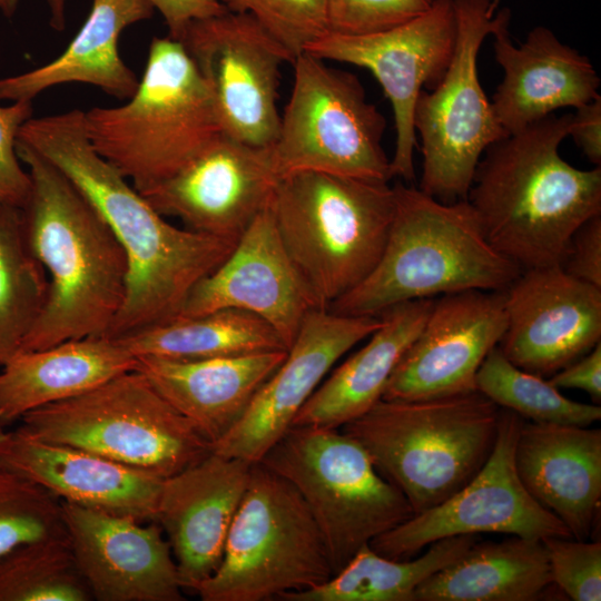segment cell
<instances>
[{"label":"cell","mask_w":601,"mask_h":601,"mask_svg":"<svg viewBox=\"0 0 601 601\" xmlns=\"http://www.w3.org/2000/svg\"><path fill=\"white\" fill-rule=\"evenodd\" d=\"M17 141L55 165L97 209L128 263L124 304L105 337L118 338L175 318L193 287L238 239L178 228L91 145L83 111L29 118Z\"/></svg>","instance_id":"6da1fadb"},{"label":"cell","mask_w":601,"mask_h":601,"mask_svg":"<svg viewBox=\"0 0 601 601\" xmlns=\"http://www.w3.org/2000/svg\"><path fill=\"white\" fill-rule=\"evenodd\" d=\"M572 114H551L483 152L467 193L481 229L521 270L560 266L573 233L601 214V167L583 170L559 152Z\"/></svg>","instance_id":"7a4b0ae2"},{"label":"cell","mask_w":601,"mask_h":601,"mask_svg":"<svg viewBox=\"0 0 601 601\" xmlns=\"http://www.w3.org/2000/svg\"><path fill=\"white\" fill-rule=\"evenodd\" d=\"M30 188L22 229L49 282L48 297L20 352L106 336L127 290L126 254L80 190L48 159L17 141Z\"/></svg>","instance_id":"3957f363"},{"label":"cell","mask_w":601,"mask_h":601,"mask_svg":"<svg viewBox=\"0 0 601 601\" xmlns=\"http://www.w3.org/2000/svg\"><path fill=\"white\" fill-rule=\"evenodd\" d=\"M393 187L395 210L378 263L328 311L377 316L415 299L503 292L521 273L486 240L466 199L446 204L414 186L398 181Z\"/></svg>","instance_id":"277c9868"},{"label":"cell","mask_w":601,"mask_h":601,"mask_svg":"<svg viewBox=\"0 0 601 601\" xmlns=\"http://www.w3.org/2000/svg\"><path fill=\"white\" fill-rule=\"evenodd\" d=\"M268 209L290 262L327 309L378 263L395 191L388 181L300 170L279 177Z\"/></svg>","instance_id":"5b68a950"},{"label":"cell","mask_w":601,"mask_h":601,"mask_svg":"<svg viewBox=\"0 0 601 601\" xmlns=\"http://www.w3.org/2000/svg\"><path fill=\"white\" fill-rule=\"evenodd\" d=\"M501 408L477 390L435 398H381L341 427L407 499L414 514L445 501L483 467Z\"/></svg>","instance_id":"8992f818"},{"label":"cell","mask_w":601,"mask_h":601,"mask_svg":"<svg viewBox=\"0 0 601 601\" xmlns=\"http://www.w3.org/2000/svg\"><path fill=\"white\" fill-rule=\"evenodd\" d=\"M93 148L142 193L171 177L223 132L180 41L155 37L138 88L119 107L83 111Z\"/></svg>","instance_id":"52a82bcc"},{"label":"cell","mask_w":601,"mask_h":601,"mask_svg":"<svg viewBox=\"0 0 601 601\" xmlns=\"http://www.w3.org/2000/svg\"><path fill=\"white\" fill-rule=\"evenodd\" d=\"M17 431L166 479L211 452V443L137 370L22 416Z\"/></svg>","instance_id":"ba28073f"},{"label":"cell","mask_w":601,"mask_h":601,"mask_svg":"<svg viewBox=\"0 0 601 601\" xmlns=\"http://www.w3.org/2000/svg\"><path fill=\"white\" fill-rule=\"evenodd\" d=\"M259 463L288 481L306 503L333 574L362 548L414 514L365 449L341 428L292 425Z\"/></svg>","instance_id":"9c48e42d"},{"label":"cell","mask_w":601,"mask_h":601,"mask_svg":"<svg viewBox=\"0 0 601 601\" xmlns=\"http://www.w3.org/2000/svg\"><path fill=\"white\" fill-rule=\"evenodd\" d=\"M333 575L306 503L284 477L254 463L221 561L196 593L203 601H268Z\"/></svg>","instance_id":"30bf717a"},{"label":"cell","mask_w":601,"mask_h":601,"mask_svg":"<svg viewBox=\"0 0 601 601\" xmlns=\"http://www.w3.org/2000/svg\"><path fill=\"white\" fill-rule=\"evenodd\" d=\"M492 2L453 0L456 33L451 62L434 89L420 92L414 108L423 155L418 188L446 204L466 199L483 152L509 135L477 75L484 39L511 21L510 9L494 11Z\"/></svg>","instance_id":"8fae6325"},{"label":"cell","mask_w":601,"mask_h":601,"mask_svg":"<svg viewBox=\"0 0 601 601\" xmlns=\"http://www.w3.org/2000/svg\"><path fill=\"white\" fill-rule=\"evenodd\" d=\"M292 65L293 89L272 145L279 177L312 170L390 181L382 145L386 120L359 79L307 52Z\"/></svg>","instance_id":"7c38bea8"},{"label":"cell","mask_w":601,"mask_h":601,"mask_svg":"<svg viewBox=\"0 0 601 601\" xmlns=\"http://www.w3.org/2000/svg\"><path fill=\"white\" fill-rule=\"evenodd\" d=\"M194 62L225 135L268 147L278 135L280 67L287 50L250 14L226 11L191 21L178 39Z\"/></svg>","instance_id":"4fadbf2b"},{"label":"cell","mask_w":601,"mask_h":601,"mask_svg":"<svg viewBox=\"0 0 601 601\" xmlns=\"http://www.w3.org/2000/svg\"><path fill=\"white\" fill-rule=\"evenodd\" d=\"M522 421L513 411L501 408L493 451L477 474L445 501L374 539L371 548L383 556L406 560L435 541L457 535L572 538L566 526L529 494L518 476L513 453Z\"/></svg>","instance_id":"5bb4252c"},{"label":"cell","mask_w":601,"mask_h":601,"mask_svg":"<svg viewBox=\"0 0 601 601\" xmlns=\"http://www.w3.org/2000/svg\"><path fill=\"white\" fill-rule=\"evenodd\" d=\"M453 0H434L423 16L398 27L368 35L327 32L305 52L368 69L390 100L396 131L392 177L415 179L413 151L416 146L414 108L422 90L442 80L454 51Z\"/></svg>","instance_id":"9a60e30c"},{"label":"cell","mask_w":601,"mask_h":601,"mask_svg":"<svg viewBox=\"0 0 601 601\" xmlns=\"http://www.w3.org/2000/svg\"><path fill=\"white\" fill-rule=\"evenodd\" d=\"M279 175L272 146L225 134L171 177L140 193L164 217L188 229L238 239L268 206Z\"/></svg>","instance_id":"2e32d148"},{"label":"cell","mask_w":601,"mask_h":601,"mask_svg":"<svg viewBox=\"0 0 601 601\" xmlns=\"http://www.w3.org/2000/svg\"><path fill=\"white\" fill-rule=\"evenodd\" d=\"M382 324L378 316L312 311L280 365L255 394L239 421L211 451L257 463L292 426L293 420L335 363Z\"/></svg>","instance_id":"e0dca14e"},{"label":"cell","mask_w":601,"mask_h":601,"mask_svg":"<svg viewBox=\"0 0 601 601\" xmlns=\"http://www.w3.org/2000/svg\"><path fill=\"white\" fill-rule=\"evenodd\" d=\"M506 328L504 292L471 289L434 299L382 398L412 401L475 391V376Z\"/></svg>","instance_id":"ac0fdd59"},{"label":"cell","mask_w":601,"mask_h":601,"mask_svg":"<svg viewBox=\"0 0 601 601\" xmlns=\"http://www.w3.org/2000/svg\"><path fill=\"white\" fill-rule=\"evenodd\" d=\"M503 292L497 346L515 366L548 378L601 342V288L560 266L521 270Z\"/></svg>","instance_id":"d6986e66"},{"label":"cell","mask_w":601,"mask_h":601,"mask_svg":"<svg viewBox=\"0 0 601 601\" xmlns=\"http://www.w3.org/2000/svg\"><path fill=\"white\" fill-rule=\"evenodd\" d=\"M61 502L68 541L93 600H184L171 548L156 521Z\"/></svg>","instance_id":"ffe728a7"},{"label":"cell","mask_w":601,"mask_h":601,"mask_svg":"<svg viewBox=\"0 0 601 601\" xmlns=\"http://www.w3.org/2000/svg\"><path fill=\"white\" fill-rule=\"evenodd\" d=\"M224 308L258 316L277 332L287 349L306 316L319 308L284 249L268 206L228 257L193 287L176 317Z\"/></svg>","instance_id":"44dd1931"},{"label":"cell","mask_w":601,"mask_h":601,"mask_svg":"<svg viewBox=\"0 0 601 601\" xmlns=\"http://www.w3.org/2000/svg\"><path fill=\"white\" fill-rule=\"evenodd\" d=\"M254 463L215 452L162 480L156 522L171 548L184 591L218 568Z\"/></svg>","instance_id":"7402d4cb"},{"label":"cell","mask_w":601,"mask_h":601,"mask_svg":"<svg viewBox=\"0 0 601 601\" xmlns=\"http://www.w3.org/2000/svg\"><path fill=\"white\" fill-rule=\"evenodd\" d=\"M514 466L529 494L575 540H588L601 506V430L523 418Z\"/></svg>","instance_id":"603a6c76"},{"label":"cell","mask_w":601,"mask_h":601,"mask_svg":"<svg viewBox=\"0 0 601 601\" xmlns=\"http://www.w3.org/2000/svg\"><path fill=\"white\" fill-rule=\"evenodd\" d=\"M509 26L492 35L495 60L504 77L491 101L508 134L560 108L575 109L600 96V78L587 56L543 26L533 28L520 46H514Z\"/></svg>","instance_id":"cb8c5ba5"},{"label":"cell","mask_w":601,"mask_h":601,"mask_svg":"<svg viewBox=\"0 0 601 601\" xmlns=\"http://www.w3.org/2000/svg\"><path fill=\"white\" fill-rule=\"evenodd\" d=\"M0 466L41 485L59 500L141 522L156 521L164 479L77 447L12 432Z\"/></svg>","instance_id":"d4e9b609"},{"label":"cell","mask_w":601,"mask_h":601,"mask_svg":"<svg viewBox=\"0 0 601 601\" xmlns=\"http://www.w3.org/2000/svg\"><path fill=\"white\" fill-rule=\"evenodd\" d=\"M286 354L283 349L201 359L140 356L135 370L213 445L239 421Z\"/></svg>","instance_id":"484cf974"},{"label":"cell","mask_w":601,"mask_h":601,"mask_svg":"<svg viewBox=\"0 0 601 601\" xmlns=\"http://www.w3.org/2000/svg\"><path fill=\"white\" fill-rule=\"evenodd\" d=\"M154 11L148 0H92L86 21L58 57L0 79V102L32 101L49 88L71 82L91 85L128 100L139 79L121 59L118 40L127 27L151 18Z\"/></svg>","instance_id":"4316f807"},{"label":"cell","mask_w":601,"mask_h":601,"mask_svg":"<svg viewBox=\"0 0 601 601\" xmlns=\"http://www.w3.org/2000/svg\"><path fill=\"white\" fill-rule=\"evenodd\" d=\"M136 362L117 339L104 336L19 352L0 367V431L31 411L135 370Z\"/></svg>","instance_id":"83f0119b"},{"label":"cell","mask_w":601,"mask_h":601,"mask_svg":"<svg viewBox=\"0 0 601 601\" xmlns=\"http://www.w3.org/2000/svg\"><path fill=\"white\" fill-rule=\"evenodd\" d=\"M434 298L395 305L381 313L368 342L337 366L300 407L292 425L341 428L383 396L401 357L424 326Z\"/></svg>","instance_id":"f1b7e54d"},{"label":"cell","mask_w":601,"mask_h":601,"mask_svg":"<svg viewBox=\"0 0 601 601\" xmlns=\"http://www.w3.org/2000/svg\"><path fill=\"white\" fill-rule=\"evenodd\" d=\"M552 584L542 540L512 535L500 542L476 541L424 580L414 601H534Z\"/></svg>","instance_id":"f546056e"},{"label":"cell","mask_w":601,"mask_h":601,"mask_svg":"<svg viewBox=\"0 0 601 601\" xmlns=\"http://www.w3.org/2000/svg\"><path fill=\"white\" fill-rule=\"evenodd\" d=\"M115 339L135 357L201 359L287 351L269 324L252 313L233 308L175 317Z\"/></svg>","instance_id":"4dcf8cb0"},{"label":"cell","mask_w":601,"mask_h":601,"mask_svg":"<svg viewBox=\"0 0 601 601\" xmlns=\"http://www.w3.org/2000/svg\"><path fill=\"white\" fill-rule=\"evenodd\" d=\"M479 535L445 538L428 545L415 560H394L362 548L324 583L288 592L284 601H414V592L428 577L460 558Z\"/></svg>","instance_id":"1f68e13d"},{"label":"cell","mask_w":601,"mask_h":601,"mask_svg":"<svg viewBox=\"0 0 601 601\" xmlns=\"http://www.w3.org/2000/svg\"><path fill=\"white\" fill-rule=\"evenodd\" d=\"M48 288L47 273L27 244L20 208L0 204V367L20 352Z\"/></svg>","instance_id":"d6a6232c"},{"label":"cell","mask_w":601,"mask_h":601,"mask_svg":"<svg viewBox=\"0 0 601 601\" xmlns=\"http://www.w3.org/2000/svg\"><path fill=\"white\" fill-rule=\"evenodd\" d=\"M475 388L501 408L534 423L590 426L601 420V407L570 400L549 380L511 363L495 346L475 376Z\"/></svg>","instance_id":"836d02e7"},{"label":"cell","mask_w":601,"mask_h":601,"mask_svg":"<svg viewBox=\"0 0 601 601\" xmlns=\"http://www.w3.org/2000/svg\"><path fill=\"white\" fill-rule=\"evenodd\" d=\"M68 538L36 541L0 558V601H89Z\"/></svg>","instance_id":"e575fe53"},{"label":"cell","mask_w":601,"mask_h":601,"mask_svg":"<svg viewBox=\"0 0 601 601\" xmlns=\"http://www.w3.org/2000/svg\"><path fill=\"white\" fill-rule=\"evenodd\" d=\"M56 538H68L61 500L0 466V558L19 546Z\"/></svg>","instance_id":"d590c367"},{"label":"cell","mask_w":601,"mask_h":601,"mask_svg":"<svg viewBox=\"0 0 601 601\" xmlns=\"http://www.w3.org/2000/svg\"><path fill=\"white\" fill-rule=\"evenodd\" d=\"M227 11L250 14L293 62L328 32L326 0H219Z\"/></svg>","instance_id":"8d00e7d4"},{"label":"cell","mask_w":601,"mask_h":601,"mask_svg":"<svg viewBox=\"0 0 601 601\" xmlns=\"http://www.w3.org/2000/svg\"><path fill=\"white\" fill-rule=\"evenodd\" d=\"M554 585L573 601L601 600V543L573 538L542 540Z\"/></svg>","instance_id":"74e56055"},{"label":"cell","mask_w":601,"mask_h":601,"mask_svg":"<svg viewBox=\"0 0 601 601\" xmlns=\"http://www.w3.org/2000/svg\"><path fill=\"white\" fill-rule=\"evenodd\" d=\"M434 0H326L328 32L361 36L407 23L430 10Z\"/></svg>","instance_id":"f35d334b"},{"label":"cell","mask_w":601,"mask_h":601,"mask_svg":"<svg viewBox=\"0 0 601 601\" xmlns=\"http://www.w3.org/2000/svg\"><path fill=\"white\" fill-rule=\"evenodd\" d=\"M32 117V101L0 105V203L21 208L30 178L21 166L16 142L19 129Z\"/></svg>","instance_id":"ab89813d"},{"label":"cell","mask_w":601,"mask_h":601,"mask_svg":"<svg viewBox=\"0 0 601 601\" xmlns=\"http://www.w3.org/2000/svg\"><path fill=\"white\" fill-rule=\"evenodd\" d=\"M561 268L601 288V214L584 221L571 236Z\"/></svg>","instance_id":"60d3db41"},{"label":"cell","mask_w":601,"mask_h":601,"mask_svg":"<svg viewBox=\"0 0 601 601\" xmlns=\"http://www.w3.org/2000/svg\"><path fill=\"white\" fill-rule=\"evenodd\" d=\"M548 380L559 390H581L589 394L594 403H599L601 401V342Z\"/></svg>","instance_id":"b9f144b4"},{"label":"cell","mask_w":601,"mask_h":601,"mask_svg":"<svg viewBox=\"0 0 601 601\" xmlns=\"http://www.w3.org/2000/svg\"><path fill=\"white\" fill-rule=\"evenodd\" d=\"M161 14L168 36L178 40L194 20L226 12L219 0H148Z\"/></svg>","instance_id":"7bdbcfd3"},{"label":"cell","mask_w":601,"mask_h":601,"mask_svg":"<svg viewBox=\"0 0 601 601\" xmlns=\"http://www.w3.org/2000/svg\"><path fill=\"white\" fill-rule=\"evenodd\" d=\"M569 136L590 162L601 165V96L575 108Z\"/></svg>","instance_id":"ee69618b"},{"label":"cell","mask_w":601,"mask_h":601,"mask_svg":"<svg viewBox=\"0 0 601 601\" xmlns=\"http://www.w3.org/2000/svg\"><path fill=\"white\" fill-rule=\"evenodd\" d=\"M49 10V23L57 30L62 31L66 27V8L68 0H46Z\"/></svg>","instance_id":"f6af8a7d"},{"label":"cell","mask_w":601,"mask_h":601,"mask_svg":"<svg viewBox=\"0 0 601 601\" xmlns=\"http://www.w3.org/2000/svg\"><path fill=\"white\" fill-rule=\"evenodd\" d=\"M20 0H0V12L4 17H12L19 6Z\"/></svg>","instance_id":"bcb514c9"},{"label":"cell","mask_w":601,"mask_h":601,"mask_svg":"<svg viewBox=\"0 0 601 601\" xmlns=\"http://www.w3.org/2000/svg\"><path fill=\"white\" fill-rule=\"evenodd\" d=\"M11 436L12 432L0 431V454L8 447Z\"/></svg>","instance_id":"7dc6e473"},{"label":"cell","mask_w":601,"mask_h":601,"mask_svg":"<svg viewBox=\"0 0 601 601\" xmlns=\"http://www.w3.org/2000/svg\"><path fill=\"white\" fill-rule=\"evenodd\" d=\"M499 4H500V0H493L492 7H493L494 11H496L499 9Z\"/></svg>","instance_id":"c3c4849f"},{"label":"cell","mask_w":601,"mask_h":601,"mask_svg":"<svg viewBox=\"0 0 601 601\" xmlns=\"http://www.w3.org/2000/svg\"><path fill=\"white\" fill-rule=\"evenodd\" d=\"M1 204V203H0Z\"/></svg>","instance_id":"681fc988"}]
</instances>
